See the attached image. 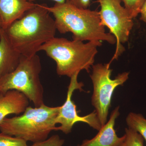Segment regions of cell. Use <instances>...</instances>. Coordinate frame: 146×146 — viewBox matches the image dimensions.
Segmentation results:
<instances>
[{
  "label": "cell",
  "instance_id": "cell-1",
  "mask_svg": "<svg viewBox=\"0 0 146 146\" xmlns=\"http://www.w3.org/2000/svg\"><path fill=\"white\" fill-rule=\"evenodd\" d=\"M46 6L36 4L5 30L11 44L22 55L30 57L36 54L41 46L55 37V23Z\"/></svg>",
  "mask_w": 146,
  "mask_h": 146
},
{
  "label": "cell",
  "instance_id": "cell-2",
  "mask_svg": "<svg viewBox=\"0 0 146 146\" xmlns=\"http://www.w3.org/2000/svg\"><path fill=\"white\" fill-rule=\"evenodd\" d=\"M46 8L54 17L56 30L62 34L72 33L73 40L105 41L111 44L117 42L114 35L106 32L98 11L78 8L69 0L52 7L47 5Z\"/></svg>",
  "mask_w": 146,
  "mask_h": 146
},
{
  "label": "cell",
  "instance_id": "cell-3",
  "mask_svg": "<svg viewBox=\"0 0 146 146\" xmlns=\"http://www.w3.org/2000/svg\"><path fill=\"white\" fill-rule=\"evenodd\" d=\"M101 42H83L55 37L40 47L47 56L55 61L56 72L71 78L77 73L85 70L89 72L94 65L98 48Z\"/></svg>",
  "mask_w": 146,
  "mask_h": 146
},
{
  "label": "cell",
  "instance_id": "cell-4",
  "mask_svg": "<svg viewBox=\"0 0 146 146\" xmlns=\"http://www.w3.org/2000/svg\"><path fill=\"white\" fill-rule=\"evenodd\" d=\"M60 106L44 104L38 107L28 106L23 115L5 118L0 123L1 133L33 143L44 141L55 131L56 119Z\"/></svg>",
  "mask_w": 146,
  "mask_h": 146
},
{
  "label": "cell",
  "instance_id": "cell-5",
  "mask_svg": "<svg viewBox=\"0 0 146 146\" xmlns=\"http://www.w3.org/2000/svg\"><path fill=\"white\" fill-rule=\"evenodd\" d=\"M42 69L37 54L30 57L21 56L16 69L0 79V93L16 90L24 94L35 107L44 104V88L40 79Z\"/></svg>",
  "mask_w": 146,
  "mask_h": 146
},
{
  "label": "cell",
  "instance_id": "cell-6",
  "mask_svg": "<svg viewBox=\"0 0 146 146\" xmlns=\"http://www.w3.org/2000/svg\"><path fill=\"white\" fill-rule=\"evenodd\" d=\"M110 65L108 63L94 65L92 66V73L90 75L94 88L91 103L95 108L102 126L107 122L112 96L115 89L118 86L123 85L129 76V73L124 72L112 79V70L110 69Z\"/></svg>",
  "mask_w": 146,
  "mask_h": 146
},
{
  "label": "cell",
  "instance_id": "cell-7",
  "mask_svg": "<svg viewBox=\"0 0 146 146\" xmlns=\"http://www.w3.org/2000/svg\"><path fill=\"white\" fill-rule=\"evenodd\" d=\"M121 0H98L100 6L99 11L102 25L110 30V33L116 39V51L112 60L117 59L125 50L122 46L127 42L133 26V18L121 5Z\"/></svg>",
  "mask_w": 146,
  "mask_h": 146
},
{
  "label": "cell",
  "instance_id": "cell-8",
  "mask_svg": "<svg viewBox=\"0 0 146 146\" xmlns=\"http://www.w3.org/2000/svg\"><path fill=\"white\" fill-rule=\"evenodd\" d=\"M79 74V73H76L71 78L66 100L63 105L60 106L56 119V124H59L60 126L56 127L55 131H61L66 134L70 133L75 124L79 122L86 123L89 126L98 131L102 127L95 110L82 117L79 116L78 113L76 106L72 100V96L76 90L83 91V83L78 81Z\"/></svg>",
  "mask_w": 146,
  "mask_h": 146
},
{
  "label": "cell",
  "instance_id": "cell-9",
  "mask_svg": "<svg viewBox=\"0 0 146 146\" xmlns=\"http://www.w3.org/2000/svg\"><path fill=\"white\" fill-rule=\"evenodd\" d=\"M119 107L111 112L109 119L102 126L98 133L91 139L84 140L80 146H119L124 143L125 135L119 137L115 129L116 120L120 115Z\"/></svg>",
  "mask_w": 146,
  "mask_h": 146
},
{
  "label": "cell",
  "instance_id": "cell-10",
  "mask_svg": "<svg viewBox=\"0 0 146 146\" xmlns=\"http://www.w3.org/2000/svg\"><path fill=\"white\" fill-rule=\"evenodd\" d=\"M27 0H0V17L5 30L36 6Z\"/></svg>",
  "mask_w": 146,
  "mask_h": 146
},
{
  "label": "cell",
  "instance_id": "cell-11",
  "mask_svg": "<svg viewBox=\"0 0 146 146\" xmlns=\"http://www.w3.org/2000/svg\"><path fill=\"white\" fill-rule=\"evenodd\" d=\"M1 32L0 79L16 69L22 56L11 44L5 30L2 29Z\"/></svg>",
  "mask_w": 146,
  "mask_h": 146
},
{
  "label": "cell",
  "instance_id": "cell-12",
  "mask_svg": "<svg viewBox=\"0 0 146 146\" xmlns=\"http://www.w3.org/2000/svg\"><path fill=\"white\" fill-rule=\"evenodd\" d=\"M29 101L24 94L16 90L0 93V123L7 115L25 112L29 106Z\"/></svg>",
  "mask_w": 146,
  "mask_h": 146
},
{
  "label": "cell",
  "instance_id": "cell-13",
  "mask_svg": "<svg viewBox=\"0 0 146 146\" xmlns=\"http://www.w3.org/2000/svg\"><path fill=\"white\" fill-rule=\"evenodd\" d=\"M128 128L135 130L146 141V119L141 114L130 112L126 118Z\"/></svg>",
  "mask_w": 146,
  "mask_h": 146
},
{
  "label": "cell",
  "instance_id": "cell-14",
  "mask_svg": "<svg viewBox=\"0 0 146 146\" xmlns=\"http://www.w3.org/2000/svg\"><path fill=\"white\" fill-rule=\"evenodd\" d=\"M125 146H144V138L140 133L129 128L125 129Z\"/></svg>",
  "mask_w": 146,
  "mask_h": 146
},
{
  "label": "cell",
  "instance_id": "cell-15",
  "mask_svg": "<svg viewBox=\"0 0 146 146\" xmlns=\"http://www.w3.org/2000/svg\"><path fill=\"white\" fill-rule=\"evenodd\" d=\"M124 7L132 18H136L140 13L141 7L145 0H122Z\"/></svg>",
  "mask_w": 146,
  "mask_h": 146
},
{
  "label": "cell",
  "instance_id": "cell-16",
  "mask_svg": "<svg viewBox=\"0 0 146 146\" xmlns=\"http://www.w3.org/2000/svg\"><path fill=\"white\" fill-rule=\"evenodd\" d=\"M0 146H27V142L21 138L0 133Z\"/></svg>",
  "mask_w": 146,
  "mask_h": 146
},
{
  "label": "cell",
  "instance_id": "cell-17",
  "mask_svg": "<svg viewBox=\"0 0 146 146\" xmlns=\"http://www.w3.org/2000/svg\"><path fill=\"white\" fill-rule=\"evenodd\" d=\"M65 141L58 135H54L44 141L33 143V145L27 146H62Z\"/></svg>",
  "mask_w": 146,
  "mask_h": 146
},
{
  "label": "cell",
  "instance_id": "cell-18",
  "mask_svg": "<svg viewBox=\"0 0 146 146\" xmlns=\"http://www.w3.org/2000/svg\"><path fill=\"white\" fill-rule=\"evenodd\" d=\"M74 5L79 8L87 9L90 5L91 0H69Z\"/></svg>",
  "mask_w": 146,
  "mask_h": 146
},
{
  "label": "cell",
  "instance_id": "cell-19",
  "mask_svg": "<svg viewBox=\"0 0 146 146\" xmlns=\"http://www.w3.org/2000/svg\"><path fill=\"white\" fill-rule=\"evenodd\" d=\"M140 13L141 15L140 19L146 23V0H145L141 7Z\"/></svg>",
  "mask_w": 146,
  "mask_h": 146
},
{
  "label": "cell",
  "instance_id": "cell-20",
  "mask_svg": "<svg viewBox=\"0 0 146 146\" xmlns=\"http://www.w3.org/2000/svg\"><path fill=\"white\" fill-rule=\"evenodd\" d=\"M27 1H28L31 2L34 1V0H27ZM52 1L55 2L56 3H57L61 4L65 3L68 0H52Z\"/></svg>",
  "mask_w": 146,
  "mask_h": 146
},
{
  "label": "cell",
  "instance_id": "cell-21",
  "mask_svg": "<svg viewBox=\"0 0 146 146\" xmlns=\"http://www.w3.org/2000/svg\"><path fill=\"white\" fill-rule=\"evenodd\" d=\"M2 29V23L1 19L0 17V29Z\"/></svg>",
  "mask_w": 146,
  "mask_h": 146
},
{
  "label": "cell",
  "instance_id": "cell-22",
  "mask_svg": "<svg viewBox=\"0 0 146 146\" xmlns=\"http://www.w3.org/2000/svg\"><path fill=\"white\" fill-rule=\"evenodd\" d=\"M119 146H125V145L124 143H124H123V144H122L121 145Z\"/></svg>",
  "mask_w": 146,
  "mask_h": 146
},
{
  "label": "cell",
  "instance_id": "cell-23",
  "mask_svg": "<svg viewBox=\"0 0 146 146\" xmlns=\"http://www.w3.org/2000/svg\"><path fill=\"white\" fill-rule=\"evenodd\" d=\"M1 29H0V40H1Z\"/></svg>",
  "mask_w": 146,
  "mask_h": 146
},
{
  "label": "cell",
  "instance_id": "cell-24",
  "mask_svg": "<svg viewBox=\"0 0 146 146\" xmlns=\"http://www.w3.org/2000/svg\"><path fill=\"white\" fill-rule=\"evenodd\" d=\"M77 146H80V145H78Z\"/></svg>",
  "mask_w": 146,
  "mask_h": 146
}]
</instances>
